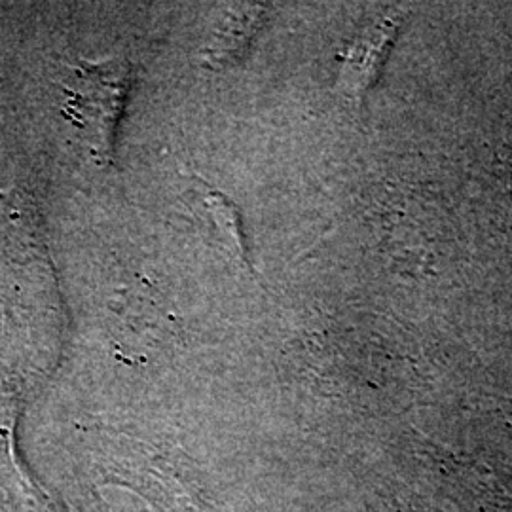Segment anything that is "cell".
Here are the masks:
<instances>
[{
    "mask_svg": "<svg viewBox=\"0 0 512 512\" xmlns=\"http://www.w3.org/2000/svg\"><path fill=\"white\" fill-rule=\"evenodd\" d=\"M69 90V112L82 139L101 164H112L116 133L128 103L133 67L124 59L82 63Z\"/></svg>",
    "mask_w": 512,
    "mask_h": 512,
    "instance_id": "cell-1",
    "label": "cell"
},
{
    "mask_svg": "<svg viewBox=\"0 0 512 512\" xmlns=\"http://www.w3.org/2000/svg\"><path fill=\"white\" fill-rule=\"evenodd\" d=\"M404 16L406 14L403 10H393L376 23L368 25L351 42L338 78V88L349 101L357 105L365 101L366 93L370 92V88L378 80L385 61L391 54V48L397 42Z\"/></svg>",
    "mask_w": 512,
    "mask_h": 512,
    "instance_id": "cell-2",
    "label": "cell"
},
{
    "mask_svg": "<svg viewBox=\"0 0 512 512\" xmlns=\"http://www.w3.org/2000/svg\"><path fill=\"white\" fill-rule=\"evenodd\" d=\"M264 10L260 6H234L220 21L209 46L203 50L209 67H226L238 63L249 52L260 27Z\"/></svg>",
    "mask_w": 512,
    "mask_h": 512,
    "instance_id": "cell-3",
    "label": "cell"
},
{
    "mask_svg": "<svg viewBox=\"0 0 512 512\" xmlns=\"http://www.w3.org/2000/svg\"><path fill=\"white\" fill-rule=\"evenodd\" d=\"M203 202L207 205L211 219L219 226L220 234L224 236V241L234 249V253L238 255L239 262L253 272V262L249 258V249H247V241L243 234V224H241V215L239 209L230 202L224 194L220 192H207L203 196Z\"/></svg>",
    "mask_w": 512,
    "mask_h": 512,
    "instance_id": "cell-4",
    "label": "cell"
}]
</instances>
